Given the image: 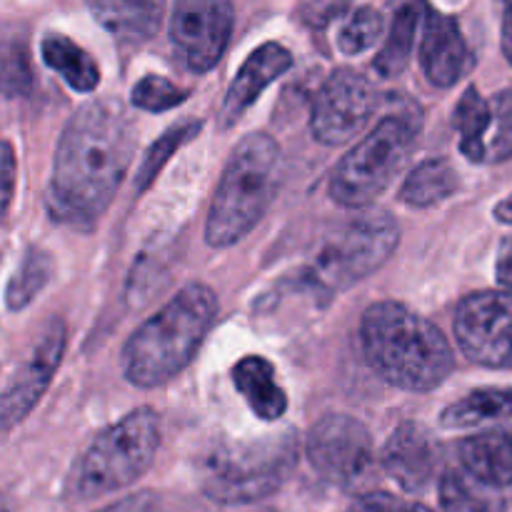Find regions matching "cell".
I'll use <instances>...</instances> for the list:
<instances>
[{
  "label": "cell",
  "instance_id": "cell-1",
  "mask_svg": "<svg viewBox=\"0 0 512 512\" xmlns=\"http://www.w3.org/2000/svg\"><path fill=\"white\" fill-rule=\"evenodd\" d=\"M135 133L113 100H93L75 110L55 148L48 210L58 223L93 228L128 175Z\"/></svg>",
  "mask_w": 512,
  "mask_h": 512
},
{
  "label": "cell",
  "instance_id": "cell-2",
  "mask_svg": "<svg viewBox=\"0 0 512 512\" xmlns=\"http://www.w3.org/2000/svg\"><path fill=\"white\" fill-rule=\"evenodd\" d=\"M360 348L388 385L430 393L455 370V353L443 330L395 300L370 305L360 318Z\"/></svg>",
  "mask_w": 512,
  "mask_h": 512
},
{
  "label": "cell",
  "instance_id": "cell-3",
  "mask_svg": "<svg viewBox=\"0 0 512 512\" xmlns=\"http://www.w3.org/2000/svg\"><path fill=\"white\" fill-rule=\"evenodd\" d=\"M218 315V295L203 283H190L150 315L120 353L125 380L153 390L183 373L208 338Z\"/></svg>",
  "mask_w": 512,
  "mask_h": 512
},
{
  "label": "cell",
  "instance_id": "cell-4",
  "mask_svg": "<svg viewBox=\"0 0 512 512\" xmlns=\"http://www.w3.org/2000/svg\"><path fill=\"white\" fill-rule=\"evenodd\" d=\"M280 148L268 133H250L235 145L205 220L210 248L240 243L263 220L278 193Z\"/></svg>",
  "mask_w": 512,
  "mask_h": 512
},
{
  "label": "cell",
  "instance_id": "cell-5",
  "mask_svg": "<svg viewBox=\"0 0 512 512\" xmlns=\"http://www.w3.org/2000/svg\"><path fill=\"white\" fill-rule=\"evenodd\" d=\"M400 243V225L390 210L368 208L335 225L308 263L300 268L295 288L320 300L353 288L383 268Z\"/></svg>",
  "mask_w": 512,
  "mask_h": 512
},
{
  "label": "cell",
  "instance_id": "cell-6",
  "mask_svg": "<svg viewBox=\"0 0 512 512\" xmlns=\"http://www.w3.org/2000/svg\"><path fill=\"white\" fill-rule=\"evenodd\" d=\"M300 460V440L293 430L263 438L233 440L205 455L200 485L213 503L253 505L278 493Z\"/></svg>",
  "mask_w": 512,
  "mask_h": 512
},
{
  "label": "cell",
  "instance_id": "cell-7",
  "mask_svg": "<svg viewBox=\"0 0 512 512\" xmlns=\"http://www.w3.org/2000/svg\"><path fill=\"white\" fill-rule=\"evenodd\" d=\"M160 450V415L138 408L95 435L75 460L68 493L78 500L105 498L143 478Z\"/></svg>",
  "mask_w": 512,
  "mask_h": 512
},
{
  "label": "cell",
  "instance_id": "cell-8",
  "mask_svg": "<svg viewBox=\"0 0 512 512\" xmlns=\"http://www.w3.org/2000/svg\"><path fill=\"white\" fill-rule=\"evenodd\" d=\"M423 128L418 110H395L353 145L330 175V198L350 210H368L393 185Z\"/></svg>",
  "mask_w": 512,
  "mask_h": 512
},
{
  "label": "cell",
  "instance_id": "cell-9",
  "mask_svg": "<svg viewBox=\"0 0 512 512\" xmlns=\"http://www.w3.org/2000/svg\"><path fill=\"white\" fill-rule=\"evenodd\" d=\"M305 455L315 473L340 490H360L375 470V443L358 418L323 415L305 438Z\"/></svg>",
  "mask_w": 512,
  "mask_h": 512
},
{
  "label": "cell",
  "instance_id": "cell-10",
  "mask_svg": "<svg viewBox=\"0 0 512 512\" xmlns=\"http://www.w3.org/2000/svg\"><path fill=\"white\" fill-rule=\"evenodd\" d=\"M453 330L475 365L512 370V290H480L460 300Z\"/></svg>",
  "mask_w": 512,
  "mask_h": 512
},
{
  "label": "cell",
  "instance_id": "cell-11",
  "mask_svg": "<svg viewBox=\"0 0 512 512\" xmlns=\"http://www.w3.org/2000/svg\"><path fill=\"white\" fill-rule=\"evenodd\" d=\"M375 108L378 90L368 75L355 68H338L315 93L310 133L323 145H343L368 125Z\"/></svg>",
  "mask_w": 512,
  "mask_h": 512
},
{
  "label": "cell",
  "instance_id": "cell-12",
  "mask_svg": "<svg viewBox=\"0 0 512 512\" xmlns=\"http://www.w3.org/2000/svg\"><path fill=\"white\" fill-rule=\"evenodd\" d=\"M235 8L223 0H180L170 15V43L180 63L195 75L218 65L228 50Z\"/></svg>",
  "mask_w": 512,
  "mask_h": 512
},
{
  "label": "cell",
  "instance_id": "cell-13",
  "mask_svg": "<svg viewBox=\"0 0 512 512\" xmlns=\"http://www.w3.org/2000/svg\"><path fill=\"white\" fill-rule=\"evenodd\" d=\"M65 343H68L65 323L60 318H53L40 333L33 353L25 358V363L15 370V375L5 385L3 410H0L3 430L15 428L33 413L63 363Z\"/></svg>",
  "mask_w": 512,
  "mask_h": 512
},
{
  "label": "cell",
  "instance_id": "cell-14",
  "mask_svg": "<svg viewBox=\"0 0 512 512\" xmlns=\"http://www.w3.org/2000/svg\"><path fill=\"white\" fill-rule=\"evenodd\" d=\"M420 65L435 88H453L475 65V55L458 20L433 5H425Z\"/></svg>",
  "mask_w": 512,
  "mask_h": 512
},
{
  "label": "cell",
  "instance_id": "cell-15",
  "mask_svg": "<svg viewBox=\"0 0 512 512\" xmlns=\"http://www.w3.org/2000/svg\"><path fill=\"white\" fill-rule=\"evenodd\" d=\"M380 465L405 493H423L438 473V445L423 425L403 423L385 440Z\"/></svg>",
  "mask_w": 512,
  "mask_h": 512
},
{
  "label": "cell",
  "instance_id": "cell-16",
  "mask_svg": "<svg viewBox=\"0 0 512 512\" xmlns=\"http://www.w3.org/2000/svg\"><path fill=\"white\" fill-rule=\"evenodd\" d=\"M293 68V53L285 45L263 43L248 55L243 68L230 83L228 93H225L223 105H220V128H233L245 113L255 105V100L270 88L278 78H283L288 70Z\"/></svg>",
  "mask_w": 512,
  "mask_h": 512
},
{
  "label": "cell",
  "instance_id": "cell-17",
  "mask_svg": "<svg viewBox=\"0 0 512 512\" xmlns=\"http://www.w3.org/2000/svg\"><path fill=\"white\" fill-rule=\"evenodd\" d=\"M460 463L470 478L490 490L512 485V430H485L460 443Z\"/></svg>",
  "mask_w": 512,
  "mask_h": 512
},
{
  "label": "cell",
  "instance_id": "cell-18",
  "mask_svg": "<svg viewBox=\"0 0 512 512\" xmlns=\"http://www.w3.org/2000/svg\"><path fill=\"white\" fill-rule=\"evenodd\" d=\"M233 385L255 415L265 423H275L288 410V395L278 383L273 363L263 355H245L233 365Z\"/></svg>",
  "mask_w": 512,
  "mask_h": 512
},
{
  "label": "cell",
  "instance_id": "cell-19",
  "mask_svg": "<svg viewBox=\"0 0 512 512\" xmlns=\"http://www.w3.org/2000/svg\"><path fill=\"white\" fill-rule=\"evenodd\" d=\"M90 13L118 40L143 43L158 33L163 23V3H90Z\"/></svg>",
  "mask_w": 512,
  "mask_h": 512
},
{
  "label": "cell",
  "instance_id": "cell-20",
  "mask_svg": "<svg viewBox=\"0 0 512 512\" xmlns=\"http://www.w3.org/2000/svg\"><path fill=\"white\" fill-rule=\"evenodd\" d=\"M45 65L60 75L75 93H93L100 83V68L93 55L68 35L48 33L40 45Z\"/></svg>",
  "mask_w": 512,
  "mask_h": 512
},
{
  "label": "cell",
  "instance_id": "cell-21",
  "mask_svg": "<svg viewBox=\"0 0 512 512\" xmlns=\"http://www.w3.org/2000/svg\"><path fill=\"white\" fill-rule=\"evenodd\" d=\"M512 418V390L510 388H478L450 403L440 413V425L448 430H465L490 420Z\"/></svg>",
  "mask_w": 512,
  "mask_h": 512
},
{
  "label": "cell",
  "instance_id": "cell-22",
  "mask_svg": "<svg viewBox=\"0 0 512 512\" xmlns=\"http://www.w3.org/2000/svg\"><path fill=\"white\" fill-rule=\"evenodd\" d=\"M460 180L445 158H428L415 165L400 188V200L410 208H433L458 193Z\"/></svg>",
  "mask_w": 512,
  "mask_h": 512
},
{
  "label": "cell",
  "instance_id": "cell-23",
  "mask_svg": "<svg viewBox=\"0 0 512 512\" xmlns=\"http://www.w3.org/2000/svg\"><path fill=\"white\" fill-rule=\"evenodd\" d=\"M453 125L460 135V150L473 163L488 160V138L493 130V105L470 85L458 100L453 113Z\"/></svg>",
  "mask_w": 512,
  "mask_h": 512
},
{
  "label": "cell",
  "instance_id": "cell-24",
  "mask_svg": "<svg viewBox=\"0 0 512 512\" xmlns=\"http://www.w3.org/2000/svg\"><path fill=\"white\" fill-rule=\"evenodd\" d=\"M425 15V5L405 3L395 10V18L390 23L388 38L380 53L375 55V70L383 78H395L408 68V60L413 55L415 35H418V25Z\"/></svg>",
  "mask_w": 512,
  "mask_h": 512
},
{
  "label": "cell",
  "instance_id": "cell-25",
  "mask_svg": "<svg viewBox=\"0 0 512 512\" xmlns=\"http://www.w3.org/2000/svg\"><path fill=\"white\" fill-rule=\"evenodd\" d=\"M50 278H53V258H50V253L30 245L23 258L18 260V268L13 270L8 288H5V305H8L10 313L28 308L35 295L50 283Z\"/></svg>",
  "mask_w": 512,
  "mask_h": 512
},
{
  "label": "cell",
  "instance_id": "cell-26",
  "mask_svg": "<svg viewBox=\"0 0 512 512\" xmlns=\"http://www.w3.org/2000/svg\"><path fill=\"white\" fill-rule=\"evenodd\" d=\"M440 508L443 512H500L493 490L470 478L465 470H448L440 478Z\"/></svg>",
  "mask_w": 512,
  "mask_h": 512
},
{
  "label": "cell",
  "instance_id": "cell-27",
  "mask_svg": "<svg viewBox=\"0 0 512 512\" xmlns=\"http://www.w3.org/2000/svg\"><path fill=\"white\" fill-rule=\"evenodd\" d=\"M200 130H203V120L198 118L180 120V123L170 125V128L165 130L153 145H150L138 170V193H143V190H148L150 185H153V180L158 178V173L165 168V163L173 158L175 150H178L180 145L190 143Z\"/></svg>",
  "mask_w": 512,
  "mask_h": 512
},
{
  "label": "cell",
  "instance_id": "cell-28",
  "mask_svg": "<svg viewBox=\"0 0 512 512\" xmlns=\"http://www.w3.org/2000/svg\"><path fill=\"white\" fill-rule=\"evenodd\" d=\"M385 30V18L373 5L350 8L338 30V48L345 55H360L373 48Z\"/></svg>",
  "mask_w": 512,
  "mask_h": 512
},
{
  "label": "cell",
  "instance_id": "cell-29",
  "mask_svg": "<svg viewBox=\"0 0 512 512\" xmlns=\"http://www.w3.org/2000/svg\"><path fill=\"white\" fill-rule=\"evenodd\" d=\"M190 95V90L180 88L173 80L163 78V75H143L138 83L130 90V100H133L135 108L148 110V113H165V110L178 108L180 103H185V98Z\"/></svg>",
  "mask_w": 512,
  "mask_h": 512
},
{
  "label": "cell",
  "instance_id": "cell-30",
  "mask_svg": "<svg viewBox=\"0 0 512 512\" xmlns=\"http://www.w3.org/2000/svg\"><path fill=\"white\" fill-rule=\"evenodd\" d=\"M512 158V88L493 98V130L488 138V160L505 163Z\"/></svg>",
  "mask_w": 512,
  "mask_h": 512
},
{
  "label": "cell",
  "instance_id": "cell-31",
  "mask_svg": "<svg viewBox=\"0 0 512 512\" xmlns=\"http://www.w3.org/2000/svg\"><path fill=\"white\" fill-rule=\"evenodd\" d=\"M30 63L28 53L18 43L5 45L3 53V93L5 98H18L30 90Z\"/></svg>",
  "mask_w": 512,
  "mask_h": 512
},
{
  "label": "cell",
  "instance_id": "cell-32",
  "mask_svg": "<svg viewBox=\"0 0 512 512\" xmlns=\"http://www.w3.org/2000/svg\"><path fill=\"white\" fill-rule=\"evenodd\" d=\"M410 505L390 493H365L345 512H408Z\"/></svg>",
  "mask_w": 512,
  "mask_h": 512
},
{
  "label": "cell",
  "instance_id": "cell-33",
  "mask_svg": "<svg viewBox=\"0 0 512 512\" xmlns=\"http://www.w3.org/2000/svg\"><path fill=\"white\" fill-rule=\"evenodd\" d=\"M98 512H158V500H155L153 493H140L130 495V498L118 500V503L108 505V508Z\"/></svg>",
  "mask_w": 512,
  "mask_h": 512
},
{
  "label": "cell",
  "instance_id": "cell-34",
  "mask_svg": "<svg viewBox=\"0 0 512 512\" xmlns=\"http://www.w3.org/2000/svg\"><path fill=\"white\" fill-rule=\"evenodd\" d=\"M13 185H15V153L10 140L3 143V215H8L10 203H13Z\"/></svg>",
  "mask_w": 512,
  "mask_h": 512
},
{
  "label": "cell",
  "instance_id": "cell-35",
  "mask_svg": "<svg viewBox=\"0 0 512 512\" xmlns=\"http://www.w3.org/2000/svg\"><path fill=\"white\" fill-rule=\"evenodd\" d=\"M495 278H498L500 290H512V235L510 238H503V243L498 248Z\"/></svg>",
  "mask_w": 512,
  "mask_h": 512
},
{
  "label": "cell",
  "instance_id": "cell-36",
  "mask_svg": "<svg viewBox=\"0 0 512 512\" xmlns=\"http://www.w3.org/2000/svg\"><path fill=\"white\" fill-rule=\"evenodd\" d=\"M503 53L512 65V3L505 8L503 15Z\"/></svg>",
  "mask_w": 512,
  "mask_h": 512
},
{
  "label": "cell",
  "instance_id": "cell-37",
  "mask_svg": "<svg viewBox=\"0 0 512 512\" xmlns=\"http://www.w3.org/2000/svg\"><path fill=\"white\" fill-rule=\"evenodd\" d=\"M495 218H498L500 223H512V195L495 205Z\"/></svg>",
  "mask_w": 512,
  "mask_h": 512
},
{
  "label": "cell",
  "instance_id": "cell-38",
  "mask_svg": "<svg viewBox=\"0 0 512 512\" xmlns=\"http://www.w3.org/2000/svg\"><path fill=\"white\" fill-rule=\"evenodd\" d=\"M408 512H435V510L425 508V505H410V510H408Z\"/></svg>",
  "mask_w": 512,
  "mask_h": 512
}]
</instances>
